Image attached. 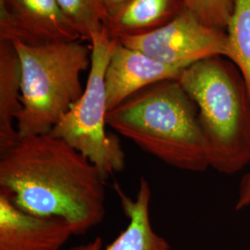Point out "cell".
<instances>
[{"label":"cell","instance_id":"obj_1","mask_svg":"<svg viewBox=\"0 0 250 250\" xmlns=\"http://www.w3.org/2000/svg\"><path fill=\"white\" fill-rule=\"evenodd\" d=\"M106 179L86 157L50 133L21 137L0 154V189L24 211L64 218L74 235L103 221Z\"/></svg>","mask_w":250,"mask_h":250},{"label":"cell","instance_id":"obj_2","mask_svg":"<svg viewBox=\"0 0 250 250\" xmlns=\"http://www.w3.org/2000/svg\"><path fill=\"white\" fill-rule=\"evenodd\" d=\"M107 125L173 168L190 172L209 168L198 107L178 79L140 90L107 112Z\"/></svg>","mask_w":250,"mask_h":250},{"label":"cell","instance_id":"obj_3","mask_svg":"<svg viewBox=\"0 0 250 250\" xmlns=\"http://www.w3.org/2000/svg\"><path fill=\"white\" fill-rule=\"evenodd\" d=\"M223 58L189 65L178 81L198 107L209 168L234 174L250 164V97L241 72Z\"/></svg>","mask_w":250,"mask_h":250},{"label":"cell","instance_id":"obj_4","mask_svg":"<svg viewBox=\"0 0 250 250\" xmlns=\"http://www.w3.org/2000/svg\"><path fill=\"white\" fill-rule=\"evenodd\" d=\"M9 42L18 54L21 70L19 134H49L83 93L81 76L90 69L91 45L84 40L43 45Z\"/></svg>","mask_w":250,"mask_h":250},{"label":"cell","instance_id":"obj_5","mask_svg":"<svg viewBox=\"0 0 250 250\" xmlns=\"http://www.w3.org/2000/svg\"><path fill=\"white\" fill-rule=\"evenodd\" d=\"M117 41L105 28L92 37L91 65L83 93L50 132L86 157L106 178L125 168V151L119 138L106 131L105 73Z\"/></svg>","mask_w":250,"mask_h":250},{"label":"cell","instance_id":"obj_6","mask_svg":"<svg viewBox=\"0 0 250 250\" xmlns=\"http://www.w3.org/2000/svg\"><path fill=\"white\" fill-rule=\"evenodd\" d=\"M118 41L161 62L181 68L209 57H230L227 32L207 25L185 7L163 26Z\"/></svg>","mask_w":250,"mask_h":250},{"label":"cell","instance_id":"obj_7","mask_svg":"<svg viewBox=\"0 0 250 250\" xmlns=\"http://www.w3.org/2000/svg\"><path fill=\"white\" fill-rule=\"evenodd\" d=\"M0 40L43 45L83 38L58 0H0Z\"/></svg>","mask_w":250,"mask_h":250},{"label":"cell","instance_id":"obj_8","mask_svg":"<svg viewBox=\"0 0 250 250\" xmlns=\"http://www.w3.org/2000/svg\"><path fill=\"white\" fill-rule=\"evenodd\" d=\"M72 235L64 218L24 211L0 189V250H61Z\"/></svg>","mask_w":250,"mask_h":250},{"label":"cell","instance_id":"obj_9","mask_svg":"<svg viewBox=\"0 0 250 250\" xmlns=\"http://www.w3.org/2000/svg\"><path fill=\"white\" fill-rule=\"evenodd\" d=\"M185 69L161 62L117 41L105 73L107 110L156 83L178 79Z\"/></svg>","mask_w":250,"mask_h":250},{"label":"cell","instance_id":"obj_10","mask_svg":"<svg viewBox=\"0 0 250 250\" xmlns=\"http://www.w3.org/2000/svg\"><path fill=\"white\" fill-rule=\"evenodd\" d=\"M114 189L128 218L125 230L105 248L102 238L97 237L94 241L66 250H170V243L152 227L149 216L151 189L147 181L140 179L134 198L128 197L118 184L114 185Z\"/></svg>","mask_w":250,"mask_h":250},{"label":"cell","instance_id":"obj_11","mask_svg":"<svg viewBox=\"0 0 250 250\" xmlns=\"http://www.w3.org/2000/svg\"><path fill=\"white\" fill-rule=\"evenodd\" d=\"M183 8L182 0H129L106 19L104 28L115 40L140 36L168 23Z\"/></svg>","mask_w":250,"mask_h":250},{"label":"cell","instance_id":"obj_12","mask_svg":"<svg viewBox=\"0 0 250 250\" xmlns=\"http://www.w3.org/2000/svg\"><path fill=\"white\" fill-rule=\"evenodd\" d=\"M21 70L11 42L0 40V154L8 151L21 138L16 121L22 106Z\"/></svg>","mask_w":250,"mask_h":250},{"label":"cell","instance_id":"obj_13","mask_svg":"<svg viewBox=\"0 0 250 250\" xmlns=\"http://www.w3.org/2000/svg\"><path fill=\"white\" fill-rule=\"evenodd\" d=\"M229 61L241 72L250 97V0H235L227 27Z\"/></svg>","mask_w":250,"mask_h":250},{"label":"cell","instance_id":"obj_14","mask_svg":"<svg viewBox=\"0 0 250 250\" xmlns=\"http://www.w3.org/2000/svg\"><path fill=\"white\" fill-rule=\"evenodd\" d=\"M65 15L77 28L83 40L89 43L100 33L107 19L101 0H58Z\"/></svg>","mask_w":250,"mask_h":250},{"label":"cell","instance_id":"obj_15","mask_svg":"<svg viewBox=\"0 0 250 250\" xmlns=\"http://www.w3.org/2000/svg\"><path fill=\"white\" fill-rule=\"evenodd\" d=\"M186 9L208 26L226 31L235 0H182Z\"/></svg>","mask_w":250,"mask_h":250},{"label":"cell","instance_id":"obj_16","mask_svg":"<svg viewBox=\"0 0 250 250\" xmlns=\"http://www.w3.org/2000/svg\"><path fill=\"white\" fill-rule=\"evenodd\" d=\"M250 207V170L242 178L234 208L242 210Z\"/></svg>","mask_w":250,"mask_h":250},{"label":"cell","instance_id":"obj_17","mask_svg":"<svg viewBox=\"0 0 250 250\" xmlns=\"http://www.w3.org/2000/svg\"><path fill=\"white\" fill-rule=\"evenodd\" d=\"M129 0H101L107 18L121 9Z\"/></svg>","mask_w":250,"mask_h":250}]
</instances>
